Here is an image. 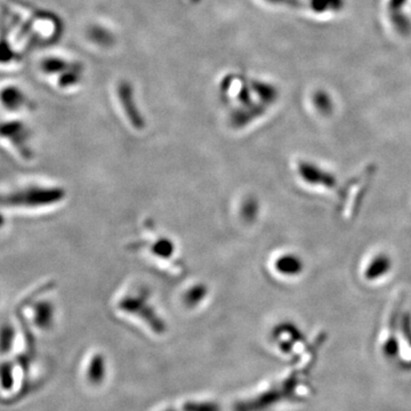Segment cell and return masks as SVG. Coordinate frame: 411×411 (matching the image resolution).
Returning <instances> with one entry per match:
<instances>
[{"label":"cell","instance_id":"6da1fadb","mask_svg":"<svg viewBox=\"0 0 411 411\" xmlns=\"http://www.w3.org/2000/svg\"><path fill=\"white\" fill-rule=\"evenodd\" d=\"M65 191L57 186H27L0 194V207L6 208H44L61 203Z\"/></svg>","mask_w":411,"mask_h":411},{"label":"cell","instance_id":"52a82bcc","mask_svg":"<svg viewBox=\"0 0 411 411\" xmlns=\"http://www.w3.org/2000/svg\"><path fill=\"white\" fill-rule=\"evenodd\" d=\"M311 7L315 13H337L344 5V0H310Z\"/></svg>","mask_w":411,"mask_h":411},{"label":"cell","instance_id":"5b68a950","mask_svg":"<svg viewBox=\"0 0 411 411\" xmlns=\"http://www.w3.org/2000/svg\"><path fill=\"white\" fill-rule=\"evenodd\" d=\"M18 59L20 57L15 52L9 33L5 31L4 27L0 28V68H11L12 65L18 64Z\"/></svg>","mask_w":411,"mask_h":411},{"label":"cell","instance_id":"9c48e42d","mask_svg":"<svg viewBox=\"0 0 411 411\" xmlns=\"http://www.w3.org/2000/svg\"><path fill=\"white\" fill-rule=\"evenodd\" d=\"M0 385L4 390H11L14 386V373L12 364H0Z\"/></svg>","mask_w":411,"mask_h":411},{"label":"cell","instance_id":"3957f363","mask_svg":"<svg viewBox=\"0 0 411 411\" xmlns=\"http://www.w3.org/2000/svg\"><path fill=\"white\" fill-rule=\"evenodd\" d=\"M30 98L18 82H0V108L9 113H18L28 109Z\"/></svg>","mask_w":411,"mask_h":411},{"label":"cell","instance_id":"ba28073f","mask_svg":"<svg viewBox=\"0 0 411 411\" xmlns=\"http://www.w3.org/2000/svg\"><path fill=\"white\" fill-rule=\"evenodd\" d=\"M106 376V364L102 356H95L89 364V378L94 384H100Z\"/></svg>","mask_w":411,"mask_h":411},{"label":"cell","instance_id":"8fae6325","mask_svg":"<svg viewBox=\"0 0 411 411\" xmlns=\"http://www.w3.org/2000/svg\"><path fill=\"white\" fill-rule=\"evenodd\" d=\"M5 224V218H4V215L0 213V227Z\"/></svg>","mask_w":411,"mask_h":411},{"label":"cell","instance_id":"30bf717a","mask_svg":"<svg viewBox=\"0 0 411 411\" xmlns=\"http://www.w3.org/2000/svg\"><path fill=\"white\" fill-rule=\"evenodd\" d=\"M185 411H220V407L216 403H186Z\"/></svg>","mask_w":411,"mask_h":411},{"label":"cell","instance_id":"7a4b0ae2","mask_svg":"<svg viewBox=\"0 0 411 411\" xmlns=\"http://www.w3.org/2000/svg\"><path fill=\"white\" fill-rule=\"evenodd\" d=\"M0 138L12 144L15 150L24 159L33 158V152L30 145L31 132L29 127L21 120H5L0 123Z\"/></svg>","mask_w":411,"mask_h":411},{"label":"cell","instance_id":"277c9868","mask_svg":"<svg viewBox=\"0 0 411 411\" xmlns=\"http://www.w3.org/2000/svg\"><path fill=\"white\" fill-rule=\"evenodd\" d=\"M55 311L52 303L48 300H41L33 308V321L35 326L41 330H47L53 326Z\"/></svg>","mask_w":411,"mask_h":411},{"label":"cell","instance_id":"8992f818","mask_svg":"<svg viewBox=\"0 0 411 411\" xmlns=\"http://www.w3.org/2000/svg\"><path fill=\"white\" fill-rule=\"evenodd\" d=\"M16 330L11 322H5L0 326V353H9L13 349Z\"/></svg>","mask_w":411,"mask_h":411}]
</instances>
